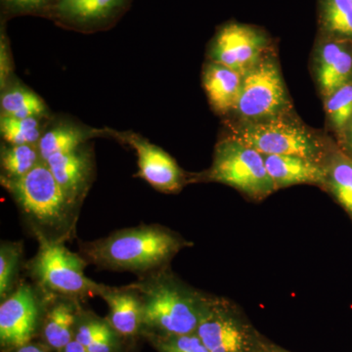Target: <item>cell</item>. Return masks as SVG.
Returning <instances> with one entry per match:
<instances>
[{"instance_id": "obj_1", "label": "cell", "mask_w": 352, "mask_h": 352, "mask_svg": "<svg viewBox=\"0 0 352 352\" xmlns=\"http://www.w3.org/2000/svg\"><path fill=\"white\" fill-rule=\"evenodd\" d=\"M193 243L161 224L120 229L106 237L80 243V254L99 270L131 272L138 276L170 266Z\"/></svg>"}, {"instance_id": "obj_2", "label": "cell", "mask_w": 352, "mask_h": 352, "mask_svg": "<svg viewBox=\"0 0 352 352\" xmlns=\"http://www.w3.org/2000/svg\"><path fill=\"white\" fill-rule=\"evenodd\" d=\"M36 240L65 244L75 236L80 210L74 207L45 162L17 178L0 177Z\"/></svg>"}, {"instance_id": "obj_3", "label": "cell", "mask_w": 352, "mask_h": 352, "mask_svg": "<svg viewBox=\"0 0 352 352\" xmlns=\"http://www.w3.org/2000/svg\"><path fill=\"white\" fill-rule=\"evenodd\" d=\"M131 285L138 289L142 302V332L196 333L212 296L183 281L170 265L138 276Z\"/></svg>"}, {"instance_id": "obj_4", "label": "cell", "mask_w": 352, "mask_h": 352, "mask_svg": "<svg viewBox=\"0 0 352 352\" xmlns=\"http://www.w3.org/2000/svg\"><path fill=\"white\" fill-rule=\"evenodd\" d=\"M229 138L241 141L263 155L307 157L326 163L336 147L302 122L287 115L243 122L234 126Z\"/></svg>"}, {"instance_id": "obj_5", "label": "cell", "mask_w": 352, "mask_h": 352, "mask_svg": "<svg viewBox=\"0 0 352 352\" xmlns=\"http://www.w3.org/2000/svg\"><path fill=\"white\" fill-rule=\"evenodd\" d=\"M36 241L38 252L25 265L32 283L45 293L80 300L98 296L102 284L85 275L88 263L80 252L69 251L62 243Z\"/></svg>"}, {"instance_id": "obj_6", "label": "cell", "mask_w": 352, "mask_h": 352, "mask_svg": "<svg viewBox=\"0 0 352 352\" xmlns=\"http://www.w3.org/2000/svg\"><path fill=\"white\" fill-rule=\"evenodd\" d=\"M197 180L228 185L254 201H263L277 191L263 155L231 138L217 144L212 166Z\"/></svg>"}, {"instance_id": "obj_7", "label": "cell", "mask_w": 352, "mask_h": 352, "mask_svg": "<svg viewBox=\"0 0 352 352\" xmlns=\"http://www.w3.org/2000/svg\"><path fill=\"white\" fill-rule=\"evenodd\" d=\"M197 335L210 352H261L264 337L237 303L212 295Z\"/></svg>"}, {"instance_id": "obj_8", "label": "cell", "mask_w": 352, "mask_h": 352, "mask_svg": "<svg viewBox=\"0 0 352 352\" xmlns=\"http://www.w3.org/2000/svg\"><path fill=\"white\" fill-rule=\"evenodd\" d=\"M235 111L243 122L271 119L291 111L281 72L272 58L263 56L244 74Z\"/></svg>"}, {"instance_id": "obj_9", "label": "cell", "mask_w": 352, "mask_h": 352, "mask_svg": "<svg viewBox=\"0 0 352 352\" xmlns=\"http://www.w3.org/2000/svg\"><path fill=\"white\" fill-rule=\"evenodd\" d=\"M45 293L34 283L20 282L0 303V349L11 352L38 337Z\"/></svg>"}, {"instance_id": "obj_10", "label": "cell", "mask_w": 352, "mask_h": 352, "mask_svg": "<svg viewBox=\"0 0 352 352\" xmlns=\"http://www.w3.org/2000/svg\"><path fill=\"white\" fill-rule=\"evenodd\" d=\"M265 36L249 25L229 24L220 30L210 51L214 63L244 75L263 57Z\"/></svg>"}, {"instance_id": "obj_11", "label": "cell", "mask_w": 352, "mask_h": 352, "mask_svg": "<svg viewBox=\"0 0 352 352\" xmlns=\"http://www.w3.org/2000/svg\"><path fill=\"white\" fill-rule=\"evenodd\" d=\"M124 140L138 155V175L153 188L166 194H175L184 187L186 176L170 155L135 134H129Z\"/></svg>"}, {"instance_id": "obj_12", "label": "cell", "mask_w": 352, "mask_h": 352, "mask_svg": "<svg viewBox=\"0 0 352 352\" xmlns=\"http://www.w3.org/2000/svg\"><path fill=\"white\" fill-rule=\"evenodd\" d=\"M45 293V292H44ZM82 300L45 293L38 337L50 351H60L75 340V329L82 311Z\"/></svg>"}, {"instance_id": "obj_13", "label": "cell", "mask_w": 352, "mask_h": 352, "mask_svg": "<svg viewBox=\"0 0 352 352\" xmlns=\"http://www.w3.org/2000/svg\"><path fill=\"white\" fill-rule=\"evenodd\" d=\"M45 163L69 203L80 210L94 177V157L89 150L82 146L50 157Z\"/></svg>"}, {"instance_id": "obj_14", "label": "cell", "mask_w": 352, "mask_h": 352, "mask_svg": "<svg viewBox=\"0 0 352 352\" xmlns=\"http://www.w3.org/2000/svg\"><path fill=\"white\" fill-rule=\"evenodd\" d=\"M98 296L107 303L109 323L127 342L141 337L143 330L142 302L131 284L122 287L101 285Z\"/></svg>"}, {"instance_id": "obj_15", "label": "cell", "mask_w": 352, "mask_h": 352, "mask_svg": "<svg viewBox=\"0 0 352 352\" xmlns=\"http://www.w3.org/2000/svg\"><path fill=\"white\" fill-rule=\"evenodd\" d=\"M263 157L277 190L298 184L316 185L323 188L326 163L284 155H263Z\"/></svg>"}, {"instance_id": "obj_16", "label": "cell", "mask_w": 352, "mask_h": 352, "mask_svg": "<svg viewBox=\"0 0 352 352\" xmlns=\"http://www.w3.org/2000/svg\"><path fill=\"white\" fill-rule=\"evenodd\" d=\"M317 80L327 98L352 80V52L342 41H331L322 46L317 60Z\"/></svg>"}, {"instance_id": "obj_17", "label": "cell", "mask_w": 352, "mask_h": 352, "mask_svg": "<svg viewBox=\"0 0 352 352\" xmlns=\"http://www.w3.org/2000/svg\"><path fill=\"white\" fill-rule=\"evenodd\" d=\"M242 74L222 65L208 64L204 69L203 83L210 104L217 112L235 111L243 82Z\"/></svg>"}, {"instance_id": "obj_18", "label": "cell", "mask_w": 352, "mask_h": 352, "mask_svg": "<svg viewBox=\"0 0 352 352\" xmlns=\"http://www.w3.org/2000/svg\"><path fill=\"white\" fill-rule=\"evenodd\" d=\"M346 212L352 221V157L336 147L326 161L323 188Z\"/></svg>"}, {"instance_id": "obj_19", "label": "cell", "mask_w": 352, "mask_h": 352, "mask_svg": "<svg viewBox=\"0 0 352 352\" xmlns=\"http://www.w3.org/2000/svg\"><path fill=\"white\" fill-rule=\"evenodd\" d=\"M126 0H56L55 9L65 19L94 23L107 19L124 6Z\"/></svg>"}, {"instance_id": "obj_20", "label": "cell", "mask_w": 352, "mask_h": 352, "mask_svg": "<svg viewBox=\"0 0 352 352\" xmlns=\"http://www.w3.org/2000/svg\"><path fill=\"white\" fill-rule=\"evenodd\" d=\"M90 136L91 133L69 124L52 127L43 133L39 140L38 146L41 160L45 162L55 155L74 151L82 147Z\"/></svg>"}, {"instance_id": "obj_21", "label": "cell", "mask_w": 352, "mask_h": 352, "mask_svg": "<svg viewBox=\"0 0 352 352\" xmlns=\"http://www.w3.org/2000/svg\"><path fill=\"white\" fill-rule=\"evenodd\" d=\"M43 162L38 145L23 144L2 146L0 154L1 176L17 178L27 175Z\"/></svg>"}, {"instance_id": "obj_22", "label": "cell", "mask_w": 352, "mask_h": 352, "mask_svg": "<svg viewBox=\"0 0 352 352\" xmlns=\"http://www.w3.org/2000/svg\"><path fill=\"white\" fill-rule=\"evenodd\" d=\"M1 116L14 119L38 118L46 111L45 104L32 90L23 87L10 88L1 95Z\"/></svg>"}, {"instance_id": "obj_23", "label": "cell", "mask_w": 352, "mask_h": 352, "mask_svg": "<svg viewBox=\"0 0 352 352\" xmlns=\"http://www.w3.org/2000/svg\"><path fill=\"white\" fill-rule=\"evenodd\" d=\"M23 254L24 248L20 241H2L0 244V302L19 286Z\"/></svg>"}, {"instance_id": "obj_24", "label": "cell", "mask_w": 352, "mask_h": 352, "mask_svg": "<svg viewBox=\"0 0 352 352\" xmlns=\"http://www.w3.org/2000/svg\"><path fill=\"white\" fill-rule=\"evenodd\" d=\"M0 131L7 144L10 145H38L43 135L38 118L14 119L1 116Z\"/></svg>"}, {"instance_id": "obj_25", "label": "cell", "mask_w": 352, "mask_h": 352, "mask_svg": "<svg viewBox=\"0 0 352 352\" xmlns=\"http://www.w3.org/2000/svg\"><path fill=\"white\" fill-rule=\"evenodd\" d=\"M141 337L157 352H210L197 333L187 335H164L143 331Z\"/></svg>"}, {"instance_id": "obj_26", "label": "cell", "mask_w": 352, "mask_h": 352, "mask_svg": "<svg viewBox=\"0 0 352 352\" xmlns=\"http://www.w3.org/2000/svg\"><path fill=\"white\" fill-rule=\"evenodd\" d=\"M322 21L328 32L352 38V2L351 0H323Z\"/></svg>"}, {"instance_id": "obj_27", "label": "cell", "mask_w": 352, "mask_h": 352, "mask_svg": "<svg viewBox=\"0 0 352 352\" xmlns=\"http://www.w3.org/2000/svg\"><path fill=\"white\" fill-rule=\"evenodd\" d=\"M326 112L331 126L342 135L352 118V80L327 97Z\"/></svg>"}, {"instance_id": "obj_28", "label": "cell", "mask_w": 352, "mask_h": 352, "mask_svg": "<svg viewBox=\"0 0 352 352\" xmlns=\"http://www.w3.org/2000/svg\"><path fill=\"white\" fill-rule=\"evenodd\" d=\"M7 10L14 13H31L41 10L56 0H1Z\"/></svg>"}, {"instance_id": "obj_29", "label": "cell", "mask_w": 352, "mask_h": 352, "mask_svg": "<svg viewBox=\"0 0 352 352\" xmlns=\"http://www.w3.org/2000/svg\"><path fill=\"white\" fill-rule=\"evenodd\" d=\"M9 66H10V62L8 59L6 38L3 32H2L1 39H0V82H1V88L4 87L7 78H8L9 71H10Z\"/></svg>"}, {"instance_id": "obj_30", "label": "cell", "mask_w": 352, "mask_h": 352, "mask_svg": "<svg viewBox=\"0 0 352 352\" xmlns=\"http://www.w3.org/2000/svg\"><path fill=\"white\" fill-rule=\"evenodd\" d=\"M340 149L352 157V118L349 124H347L346 131L342 135V146Z\"/></svg>"}, {"instance_id": "obj_31", "label": "cell", "mask_w": 352, "mask_h": 352, "mask_svg": "<svg viewBox=\"0 0 352 352\" xmlns=\"http://www.w3.org/2000/svg\"><path fill=\"white\" fill-rule=\"evenodd\" d=\"M11 352H50V351L41 342H31Z\"/></svg>"}, {"instance_id": "obj_32", "label": "cell", "mask_w": 352, "mask_h": 352, "mask_svg": "<svg viewBox=\"0 0 352 352\" xmlns=\"http://www.w3.org/2000/svg\"><path fill=\"white\" fill-rule=\"evenodd\" d=\"M261 352H292L264 338Z\"/></svg>"}, {"instance_id": "obj_33", "label": "cell", "mask_w": 352, "mask_h": 352, "mask_svg": "<svg viewBox=\"0 0 352 352\" xmlns=\"http://www.w3.org/2000/svg\"><path fill=\"white\" fill-rule=\"evenodd\" d=\"M58 352H89L85 349L82 344H80V342H76V340H74L73 342H69L68 346L64 347L63 349Z\"/></svg>"}, {"instance_id": "obj_34", "label": "cell", "mask_w": 352, "mask_h": 352, "mask_svg": "<svg viewBox=\"0 0 352 352\" xmlns=\"http://www.w3.org/2000/svg\"><path fill=\"white\" fill-rule=\"evenodd\" d=\"M351 1L352 2V0H351Z\"/></svg>"}]
</instances>
